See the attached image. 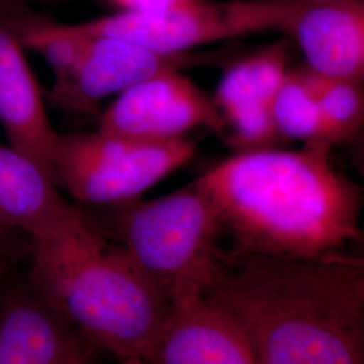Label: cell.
Wrapping results in <instances>:
<instances>
[{"label": "cell", "mask_w": 364, "mask_h": 364, "mask_svg": "<svg viewBox=\"0 0 364 364\" xmlns=\"http://www.w3.org/2000/svg\"><path fill=\"white\" fill-rule=\"evenodd\" d=\"M293 0H191L156 13H117L73 23L78 30L129 39L169 54L262 33L284 34Z\"/></svg>", "instance_id": "8992f818"}, {"label": "cell", "mask_w": 364, "mask_h": 364, "mask_svg": "<svg viewBox=\"0 0 364 364\" xmlns=\"http://www.w3.org/2000/svg\"><path fill=\"white\" fill-rule=\"evenodd\" d=\"M284 36L314 75L364 82V0L299 3Z\"/></svg>", "instance_id": "4fadbf2b"}, {"label": "cell", "mask_w": 364, "mask_h": 364, "mask_svg": "<svg viewBox=\"0 0 364 364\" xmlns=\"http://www.w3.org/2000/svg\"><path fill=\"white\" fill-rule=\"evenodd\" d=\"M208 129L223 135L216 105L182 70H166L122 92L103 111L97 130L144 142H170Z\"/></svg>", "instance_id": "52a82bcc"}, {"label": "cell", "mask_w": 364, "mask_h": 364, "mask_svg": "<svg viewBox=\"0 0 364 364\" xmlns=\"http://www.w3.org/2000/svg\"><path fill=\"white\" fill-rule=\"evenodd\" d=\"M287 42L279 41L235 61L221 76L212 100L223 120V135L245 151L272 146L274 95L289 70Z\"/></svg>", "instance_id": "9c48e42d"}, {"label": "cell", "mask_w": 364, "mask_h": 364, "mask_svg": "<svg viewBox=\"0 0 364 364\" xmlns=\"http://www.w3.org/2000/svg\"><path fill=\"white\" fill-rule=\"evenodd\" d=\"M10 234L0 232V287L3 284V278L7 270V252H6V239Z\"/></svg>", "instance_id": "44dd1931"}, {"label": "cell", "mask_w": 364, "mask_h": 364, "mask_svg": "<svg viewBox=\"0 0 364 364\" xmlns=\"http://www.w3.org/2000/svg\"><path fill=\"white\" fill-rule=\"evenodd\" d=\"M195 153L189 138L144 142L102 130L60 134L55 180L81 204L117 208L139 200Z\"/></svg>", "instance_id": "5b68a950"}, {"label": "cell", "mask_w": 364, "mask_h": 364, "mask_svg": "<svg viewBox=\"0 0 364 364\" xmlns=\"http://www.w3.org/2000/svg\"><path fill=\"white\" fill-rule=\"evenodd\" d=\"M120 364H147L142 359H127V360H122Z\"/></svg>", "instance_id": "603a6c76"}, {"label": "cell", "mask_w": 364, "mask_h": 364, "mask_svg": "<svg viewBox=\"0 0 364 364\" xmlns=\"http://www.w3.org/2000/svg\"><path fill=\"white\" fill-rule=\"evenodd\" d=\"M346 144H348L352 164L364 182V124Z\"/></svg>", "instance_id": "ac0fdd59"}, {"label": "cell", "mask_w": 364, "mask_h": 364, "mask_svg": "<svg viewBox=\"0 0 364 364\" xmlns=\"http://www.w3.org/2000/svg\"><path fill=\"white\" fill-rule=\"evenodd\" d=\"M0 364H87L77 332L31 279L0 299Z\"/></svg>", "instance_id": "7c38bea8"}, {"label": "cell", "mask_w": 364, "mask_h": 364, "mask_svg": "<svg viewBox=\"0 0 364 364\" xmlns=\"http://www.w3.org/2000/svg\"><path fill=\"white\" fill-rule=\"evenodd\" d=\"M31 282L78 335L120 360L144 359L169 299L82 215L31 240Z\"/></svg>", "instance_id": "3957f363"}, {"label": "cell", "mask_w": 364, "mask_h": 364, "mask_svg": "<svg viewBox=\"0 0 364 364\" xmlns=\"http://www.w3.org/2000/svg\"><path fill=\"white\" fill-rule=\"evenodd\" d=\"M142 360L147 364H258L242 326L205 294L170 304L169 314Z\"/></svg>", "instance_id": "30bf717a"}, {"label": "cell", "mask_w": 364, "mask_h": 364, "mask_svg": "<svg viewBox=\"0 0 364 364\" xmlns=\"http://www.w3.org/2000/svg\"><path fill=\"white\" fill-rule=\"evenodd\" d=\"M119 13H156L191 0H102Z\"/></svg>", "instance_id": "e0dca14e"}, {"label": "cell", "mask_w": 364, "mask_h": 364, "mask_svg": "<svg viewBox=\"0 0 364 364\" xmlns=\"http://www.w3.org/2000/svg\"><path fill=\"white\" fill-rule=\"evenodd\" d=\"M115 210L119 247L170 304L205 294L224 259V230L218 209L195 182Z\"/></svg>", "instance_id": "277c9868"}, {"label": "cell", "mask_w": 364, "mask_h": 364, "mask_svg": "<svg viewBox=\"0 0 364 364\" xmlns=\"http://www.w3.org/2000/svg\"><path fill=\"white\" fill-rule=\"evenodd\" d=\"M312 75L328 141L346 144L364 124V82Z\"/></svg>", "instance_id": "2e32d148"}, {"label": "cell", "mask_w": 364, "mask_h": 364, "mask_svg": "<svg viewBox=\"0 0 364 364\" xmlns=\"http://www.w3.org/2000/svg\"><path fill=\"white\" fill-rule=\"evenodd\" d=\"M81 216L37 161L10 144H0V232L18 231L33 240Z\"/></svg>", "instance_id": "5bb4252c"}, {"label": "cell", "mask_w": 364, "mask_h": 364, "mask_svg": "<svg viewBox=\"0 0 364 364\" xmlns=\"http://www.w3.org/2000/svg\"><path fill=\"white\" fill-rule=\"evenodd\" d=\"M352 264L356 270V285L364 301V257H350Z\"/></svg>", "instance_id": "ffe728a7"}, {"label": "cell", "mask_w": 364, "mask_h": 364, "mask_svg": "<svg viewBox=\"0 0 364 364\" xmlns=\"http://www.w3.org/2000/svg\"><path fill=\"white\" fill-rule=\"evenodd\" d=\"M299 3H333V1H351V0H293Z\"/></svg>", "instance_id": "7402d4cb"}, {"label": "cell", "mask_w": 364, "mask_h": 364, "mask_svg": "<svg viewBox=\"0 0 364 364\" xmlns=\"http://www.w3.org/2000/svg\"><path fill=\"white\" fill-rule=\"evenodd\" d=\"M45 0H0V9L4 13H15L30 10V6L34 3H41Z\"/></svg>", "instance_id": "d6986e66"}, {"label": "cell", "mask_w": 364, "mask_h": 364, "mask_svg": "<svg viewBox=\"0 0 364 364\" xmlns=\"http://www.w3.org/2000/svg\"><path fill=\"white\" fill-rule=\"evenodd\" d=\"M347 255H224L205 296L247 335L258 364H364V301Z\"/></svg>", "instance_id": "7a4b0ae2"}, {"label": "cell", "mask_w": 364, "mask_h": 364, "mask_svg": "<svg viewBox=\"0 0 364 364\" xmlns=\"http://www.w3.org/2000/svg\"><path fill=\"white\" fill-rule=\"evenodd\" d=\"M272 114L278 139L301 142L304 146L326 144L332 147L328 141L312 72L305 66L302 69L289 68L274 95Z\"/></svg>", "instance_id": "9a60e30c"}, {"label": "cell", "mask_w": 364, "mask_h": 364, "mask_svg": "<svg viewBox=\"0 0 364 364\" xmlns=\"http://www.w3.org/2000/svg\"><path fill=\"white\" fill-rule=\"evenodd\" d=\"M326 144L235 151L195 183L218 209L237 252L287 259L341 255L359 240L362 198Z\"/></svg>", "instance_id": "6da1fadb"}, {"label": "cell", "mask_w": 364, "mask_h": 364, "mask_svg": "<svg viewBox=\"0 0 364 364\" xmlns=\"http://www.w3.org/2000/svg\"><path fill=\"white\" fill-rule=\"evenodd\" d=\"M0 124L9 144L37 161L57 182L54 164L60 134L53 127L43 92L27 61L26 49L1 9Z\"/></svg>", "instance_id": "8fae6325"}, {"label": "cell", "mask_w": 364, "mask_h": 364, "mask_svg": "<svg viewBox=\"0 0 364 364\" xmlns=\"http://www.w3.org/2000/svg\"><path fill=\"white\" fill-rule=\"evenodd\" d=\"M81 50L65 78L54 81L49 96L55 105L91 112L108 97H117L142 80L166 70H182L196 60L192 53L169 54L129 39L78 30Z\"/></svg>", "instance_id": "ba28073f"}]
</instances>
